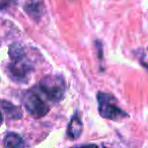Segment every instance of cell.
I'll list each match as a JSON object with an SVG mask.
<instances>
[{
	"label": "cell",
	"mask_w": 148,
	"mask_h": 148,
	"mask_svg": "<svg viewBox=\"0 0 148 148\" xmlns=\"http://www.w3.org/2000/svg\"><path fill=\"white\" fill-rule=\"evenodd\" d=\"M40 88L50 101L57 103L64 97L66 84L59 75H48L40 81Z\"/></svg>",
	"instance_id": "cell-1"
},
{
	"label": "cell",
	"mask_w": 148,
	"mask_h": 148,
	"mask_svg": "<svg viewBox=\"0 0 148 148\" xmlns=\"http://www.w3.org/2000/svg\"><path fill=\"white\" fill-rule=\"evenodd\" d=\"M97 103H99V113L103 118L109 120H120L128 117V114L122 111L118 106H116L115 99L108 93L99 91L97 93Z\"/></svg>",
	"instance_id": "cell-2"
},
{
	"label": "cell",
	"mask_w": 148,
	"mask_h": 148,
	"mask_svg": "<svg viewBox=\"0 0 148 148\" xmlns=\"http://www.w3.org/2000/svg\"><path fill=\"white\" fill-rule=\"evenodd\" d=\"M23 105L34 118H42L49 113V107L36 91L29 90L23 95Z\"/></svg>",
	"instance_id": "cell-3"
},
{
	"label": "cell",
	"mask_w": 148,
	"mask_h": 148,
	"mask_svg": "<svg viewBox=\"0 0 148 148\" xmlns=\"http://www.w3.org/2000/svg\"><path fill=\"white\" fill-rule=\"evenodd\" d=\"M9 73L12 79L15 81H25L27 77L29 76L32 67L25 58L13 60V62L8 66Z\"/></svg>",
	"instance_id": "cell-4"
},
{
	"label": "cell",
	"mask_w": 148,
	"mask_h": 148,
	"mask_svg": "<svg viewBox=\"0 0 148 148\" xmlns=\"http://www.w3.org/2000/svg\"><path fill=\"white\" fill-rule=\"evenodd\" d=\"M42 6H43V3L41 0H29L25 6V10L29 16L38 21L43 13Z\"/></svg>",
	"instance_id": "cell-5"
},
{
	"label": "cell",
	"mask_w": 148,
	"mask_h": 148,
	"mask_svg": "<svg viewBox=\"0 0 148 148\" xmlns=\"http://www.w3.org/2000/svg\"><path fill=\"white\" fill-rule=\"evenodd\" d=\"M82 133V122L77 115H74L68 125V136L72 139H77Z\"/></svg>",
	"instance_id": "cell-6"
},
{
	"label": "cell",
	"mask_w": 148,
	"mask_h": 148,
	"mask_svg": "<svg viewBox=\"0 0 148 148\" xmlns=\"http://www.w3.org/2000/svg\"><path fill=\"white\" fill-rule=\"evenodd\" d=\"M0 103H1V107L4 110L6 115L10 119H19L21 117V110L18 107L6 101H0Z\"/></svg>",
	"instance_id": "cell-7"
},
{
	"label": "cell",
	"mask_w": 148,
	"mask_h": 148,
	"mask_svg": "<svg viewBox=\"0 0 148 148\" xmlns=\"http://www.w3.org/2000/svg\"><path fill=\"white\" fill-rule=\"evenodd\" d=\"M4 145L5 147H23L25 142L19 135L15 133H9L4 139Z\"/></svg>",
	"instance_id": "cell-8"
},
{
	"label": "cell",
	"mask_w": 148,
	"mask_h": 148,
	"mask_svg": "<svg viewBox=\"0 0 148 148\" xmlns=\"http://www.w3.org/2000/svg\"><path fill=\"white\" fill-rule=\"evenodd\" d=\"M9 56L12 60L21 59L25 56V50L19 44H12L9 48Z\"/></svg>",
	"instance_id": "cell-9"
},
{
	"label": "cell",
	"mask_w": 148,
	"mask_h": 148,
	"mask_svg": "<svg viewBox=\"0 0 148 148\" xmlns=\"http://www.w3.org/2000/svg\"><path fill=\"white\" fill-rule=\"evenodd\" d=\"M2 121H3V116L1 114V112H0V123H2Z\"/></svg>",
	"instance_id": "cell-10"
}]
</instances>
